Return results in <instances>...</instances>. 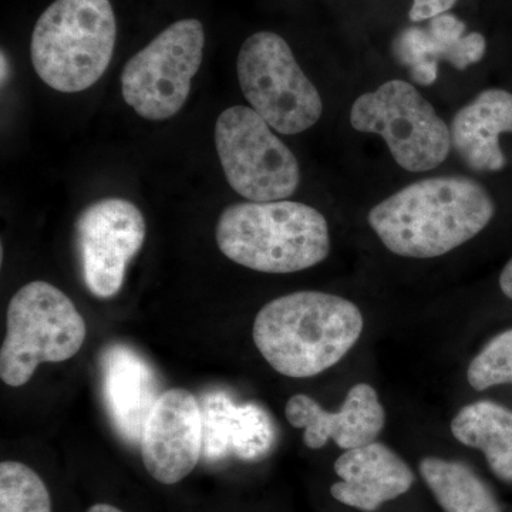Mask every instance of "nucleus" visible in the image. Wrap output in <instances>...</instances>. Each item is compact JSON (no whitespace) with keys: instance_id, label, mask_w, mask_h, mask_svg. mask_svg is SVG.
I'll return each instance as SVG.
<instances>
[{"instance_id":"1","label":"nucleus","mask_w":512,"mask_h":512,"mask_svg":"<svg viewBox=\"0 0 512 512\" xmlns=\"http://www.w3.org/2000/svg\"><path fill=\"white\" fill-rule=\"evenodd\" d=\"M494 212L493 198L483 185L453 175L407 185L377 204L367 220L393 254L430 259L477 237Z\"/></svg>"},{"instance_id":"2","label":"nucleus","mask_w":512,"mask_h":512,"mask_svg":"<svg viewBox=\"0 0 512 512\" xmlns=\"http://www.w3.org/2000/svg\"><path fill=\"white\" fill-rule=\"evenodd\" d=\"M365 326L355 303L332 293L302 291L279 296L258 312L256 349L279 375L308 379L338 365Z\"/></svg>"},{"instance_id":"3","label":"nucleus","mask_w":512,"mask_h":512,"mask_svg":"<svg viewBox=\"0 0 512 512\" xmlns=\"http://www.w3.org/2000/svg\"><path fill=\"white\" fill-rule=\"evenodd\" d=\"M218 248L235 264L264 274L305 271L328 258V221L293 201L237 202L221 212Z\"/></svg>"},{"instance_id":"4","label":"nucleus","mask_w":512,"mask_h":512,"mask_svg":"<svg viewBox=\"0 0 512 512\" xmlns=\"http://www.w3.org/2000/svg\"><path fill=\"white\" fill-rule=\"evenodd\" d=\"M117 39L110 0H56L30 40L37 76L60 93L90 89L106 73Z\"/></svg>"},{"instance_id":"5","label":"nucleus","mask_w":512,"mask_h":512,"mask_svg":"<svg viewBox=\"0 0 512 512\" xmlns=\"http://www.w3.org/2000/svg\"><path fill=\"white\" fill-rule=\"evenodd\" d=\"M82 313L66 293L45 281L26 284L10 299L0 349V379L20 387L42 363L72 359L86 342Z\"/></svg>"},{"instance_id":"6","label":"nucleus","mask_w":512,"mask_h":512,"mask_svg":"<svg viewBox=\"0 0 512 512\" xmlns=\"http://www.w3.org/2000/svg\"><path fill=\"white\" fill-rule=\"evenodd\" d=\"M239 86L252 109L278 133L292 136L318 123L322 97L281 36H249L237 60Z\"/></svg>"},{"instance_id":"7","label":"nucleus","mask_w":512,"mask_h":512,"mask_svg":"<svg viewBox=\"0 0 512 512\" xmlns=\"http://www.w3.org/2000/svg\"><path fill=\"white\" fill-rule=\"evenodd\" d=\"M350 124L360 133L382 137L394 161L412 173L433 170L450 154L446 121L403 80H390L376 92L362 94L350 110Z\"/></svg>"},{"instance_id":"8","label":"nucleus","mask_w":512,"mask_h":512,"mask_svg":"<svg viewBox=\"0 0 512 512\" xmlns=\"http://www.w3.org/2000/svg\"><path fill=\"white\" fill-rule=\"evenodd\" d=\"M254 109L222 111L215 124V147L232 190L248 201H282L301 183L295 154L275 136Z\"/></svg>"},{"instance_id":"9","label":"nucleus","mask_w":512,"mask_h":512,"mask_svg":"<svg viewBox=\"0 0 512 512\" xmlns=\"http://www.w3.org/2000/svg\"><path fill=\"white\" fill-rule=\"evenodd\" d=\"M204 45L200 20H178L163 30L124 66L121 93L128 106L153 121L180 113L200 70Z\"/></svg>"},{"instance_id":"10","label":"nucleus","mask_w":512,"mask_h":512,"mask_svg":"<svg viewBox=\"0 0 512 512\" xmlns=\"http://www.w3.org/2000/svg\"><path fill=\"white\" fill-rule=\"evenodd\" d=\"M146 232L143 212L123 198H103L84 208L74 224V248L87 291L99 299L114 298Z\"/></svg>"},{"instance_id":"11","label":"nucleus","mask_w":512,"mask_h":512,"mask_svg":"<svg viewBox=\"0 0 512 512\" xmlns=\"http://www.w3.org/2000/svg\"><path fill=\"white\" fill-rule=\"evenodd\" d=\"M202 440L201 406L194 394L185 389L165 390L141 434L144 467L158 483H180L197 467Z\"/></svg>"},{"instance_id":"12","label":"nucleus","mask_w":512,"mask_h":512,"mask_svg":"<svg viewBox=\"0 0 512 512\" xmlns=\"http://www.w3.org/2000/svg\"><path fill=\"white\" fill-rule=\"evenodd\" d=\"M288 423L303 429V443L319 450L335 441L342 450L375 443L386 423V413L375 387L367 383L355 384L349 390L339 412H326L318 402L306 394H295L285 407Z\"/></svg>"},{"instance_id":"13","label":"nucleus","mask_w":512,"mask_h":512,"mask_svg":"<svg viewBox=\"0 0 512 512\" xmlns=\"http://www.w3.org/2000/svg\"><path fill=\"white\" fill-rule=\"evenodd\" d=\"M487 43L480 33H466L463 20L454 15L436 16L427 28H407L393 42L397 62L409 69L413 82L431 86L439 76V62L453 64L458 70L480 62Z\"/></svg>"},{"instance_id":"14","label":"nucleus","mask_w":512,"mask_h":512,"mask_svg":"<svg viewBox=\"0 0 512 512\" xmlns=\"http://www.w3.org/2000/svg\"><path fill=\"white\" fill-rule=\"evenodd\" d=\"M335 473L342 481L330 487L339 503L365 512L406 494L414 483L409 464L382 443L346 450L335 461Z\"/></svg>"},{"instance_id":"15","label":"nucleus","mask_w":512,"mask_h":512,"mask_svg":"<svg viewBox=\"0 0 512 512\" xmlns=\"http://www.w3.org/2000/svg\"><path fill=\"white\" fill-rule=\"evenodd\" d=\"M202 450L208 460L229 453L245 461H259L274 447L276 434L271 417L258 404L235 406L225 393L204 397Z\"/></svg>"},{"instance_id":"16","label":"nucleus","mask_w":512,"mask_h":512,"mask_svg":"<svg viewBox=\"0 0 512 512\" xmlns=\"http://www.w3.org/2000/svg\"><path fill=\"white\" fill-rule=\"evenodd\" d=\"M101 367L111 419L127 440H141L144 424L161 394L154 370L124 345L110 346Z\"/></svg>"},{"instance_id":"17","label":"nucleus","mask_w":512,"mask_h":512,"mask_svg":"<svg viewBox=\"0 0 512 512\" xmlns=\"http://www.w3.org/2000/svg\"><path fill=\"white\" fill-rule=\"evenodd\" d=\"M451 146L473 171H500L505 157L500 136L512 133V94L501 89L484 90L463 107L450 128Z\"/></svg>"},{"instance_id":"18","label":"nucleus","mask_w":512,"mask_h":512,"mask_svg":"<svg viewBox=\"0 0 512 512\" xmlns=\"http://www.w3.org/2000/svg\"><path fill=\"white\" fill-rule=\"evenodd\" d=\"M451 434L463 446L483 451L498 478L512 481V412L493 402L463 407L450 424Z\"/></svg>"},{"instance_id":"19","label":"nucleus","mask_w":512,"mask_h":512,"mask_svg":"<svg viewBox=\"0 0 512 512\" xmlns=\"http://www.w3.org/2000/svg\"><path fill=\"white\" fill-rule=\"evenodd\" d=\"M420 474L444 512H501L490 488L460 461L427 457Z\"/></svg>"},{"instance_id":"20","label":"nucleus","mask_w":512,"mask_h":512,"mask_svg":"<svg viewBox=\"0 0 512 512\" xmlns=\"http://www.w3.org/2000/svg\"><path fill=\"white\" fill-rule=\"evenodd\" d=\"M0 512H52L45 481L19 461L0 464Z\"/></svg>"},{"instance_id":"21","label":"nucleus","mask_w":512,"mask_h":512,"mask_svg":"<svg viewBox=\"0 0 512 512\" xmlns=\"http://www.w3.org/2000/svg\"><path fill=\"white\" fill-rule=\"evenodd\" d=\"M467 380L477 392L501 384H512V329L491 339L471 360Z\"/></svg>"},{"instance_id":"22","label":"nucleus","mask_w":512,"mask_h":512,"mask_svg":"<svg viewBox=\"0 0 512 512\" xmlns=\"http://www.w3.org/2000/svg\"><path fill=\"white\" fill-rule=\"evenodd\" d=\"M457 0H413L409 18L412 22H423L443 15L456 5Z\"/></svg>"},{"instance_id":"23","label":"nucleus","mask_w":512,"mask_h":512,"mask_svg":"<svg viewBox=\"0 0 512 512\" xmlns=\"http://www.w3.org/2000/svg\"><path fill=\"white\" fill-rule=\"evenodd\" d=\"M500 288L504 295L512 301V259L501 272Z\"/></svg>"},{"instance_id":"24","label":"nucleus","mask_w":512,"mask_h":512,"mask_svg":"<svg viewBox=\"0 0 512 512\" xmlns=\"http://www.w3.org/2000/svg\"><path fill=\"white\" fill-rule=\"evenodd\" d=\"M87 512H124L119 510V508L114 507V505L110 504H94L92 507L87 510Z\"/></svg>"},{"instance_id":"25","label":"nucleus","mask_w":512,"mask_h":512,"mask_svg":"<svg viewBox=\"0 0 512 512\" xmlns=\"http://www.w3.org/2000/svg\"><path fill=\"white\" fill-rule=\"evenodd\" d=\"M8 72V59H6L5 53L2 52V84H5L6 77H8Z\"/></svg>"}]
</instances>
